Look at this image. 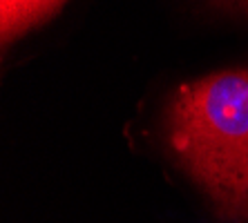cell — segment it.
Instances as JSON below:
<instances>
[{"label":"cell","mask_w":248,"mask_h":223,"mask_svg":"<svg viewBox=\"0 0 248 223\" xmlns=\"http://www.w3.org/2000/svg\"><path fill=\"white\" fill-rule=\"evenodd\" d=\"M65 0H0V34L2 43L23 36L36 25L45 23Z\"/></svg>","instance_id":"cell-2"},{"label":"cell","mask_w":248,"mask_h":223,"mask_svg":"<svg viewBox=\"0 0 248 223\" xmlns=\"http://www.w3.org/2000/svg\"><path fill=\"white\" fill-rule=\"evenodd\" d=\"M213 5L228 9V12H239V14H248V0H208Z\"/></svg>","instance_id":"cell-3"},{"label":"cell","mask_w":248,"mask_h":223,"mask_svg":"<svg viewBox=\"0 0 248 223\" xmlns=\"http://www.w3.org/2000/svg\"><path fill=\"white\" fill-rule=\"evenodd\" d=\"M168 143L226 223H248V69L184 83L166 109Z\"/></svg>","instance_id":"cell-1"}]
</instances>
